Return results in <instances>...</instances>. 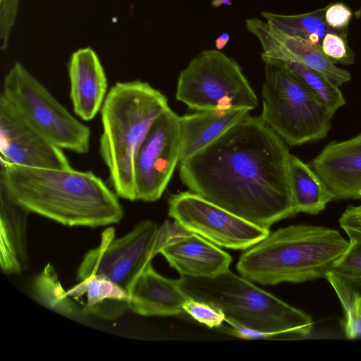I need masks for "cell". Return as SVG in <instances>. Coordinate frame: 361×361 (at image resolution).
<instances>
[{
  "mask_svg": "<svg viewBox=\"0 0 361 361\" xmlns=\"http://www.w3.org/2000/svg\"><path fill=\"white\" fill-rule=\"evenodd\" d=\"M289 150L260 118L250 114L180 161L190 191L260 226L294 216Z\"/></svg>",
  "mask_w": 361,
  "mask_h": 361,
  "instance_id": "1",
  "label": "cell"
},
{
  "mask_svg": "<svg viewBox=\"0 0 361 361\" xmlns=\"http://www.w3.org/2000/svg\"><path fill=\"white\" fill-rule=\"evenodd\" d=\"M0 185L30 213L66 226H108L123 216L116 193L90 171L28 167L1 160Z\"/></svg>",
  "mask_w": 361,
  "mask_h": 361,
  "instance_id": "2",
  "label": "cell"
},
{
  "mask_svg": "<svg viewBox=\"0 0 361 361\" xmlns=\"http://www.w3.org/2000/svg\"><path fill=\"white\" fill-rule=\"evenodd\" d=\"M349 241L335 229L306 224L279 228L245 250L236 269L264 286L325 279Z\"/></svg>",
  "mask_w": 361,
  "mask_h": 361,
  "instance_id": "3",
  "label": "cell"
},
{
  "mask_svg": "<svg viewBox=\"0 0 361 361\" xmlns=\"http://www.w3.org/2000/svg\"><path fill=\"white\" fill-rule=\"evenodd\" d=\"M169 107L164 94L139 80L118 82L108 91L100 110L99 152L118 197L136 200L137 152L154 120Z\"/></svg>",
  "mask_w": 361,
  "mask_h": 361,
  "instance_id": "4",
  "label": "cell"
},
{
  "mask_svg": "<svg viewBox=\"0 0 361 361\" xmlns=\"http://www.w3.org/2000/svg\"><path fill=\"white\" fill-rule=\"evenodd\" d=\"M179 281L188 298L220 309L226 322L274 336L306 337L313 331L311 316L229 269L208 278L180 276Z\"/></svg>",
  "mask_w": 361,
  "mask_h": 361,
  "instance_id": "5",
  "label": "cell"
},
{
  "mask_svg": "<svg viewBox=\"0 0 361 361\" xmlns=\"http://www.w3.org/2000/svg\"><path fill=\"white\" fill-rule=\"evenodd\" d=\"M262 59L264 80L259 118L290 147L324 138L333 117L328 109L284 66Z\"/></svg>",
  "mask_w": 361,
  "mask_h": 361,
  "instance_id": "6",
  "label": "cell"
},
{
  "mask_svg": "<svg viewBox=\"0 0 361 361\" xmlns=\"http://www.w3.org/2000/svg\"><path fill=\"white\" fill-rule=\"evenodd\" d=\"M30 126L62 149L90 150L91 130L19 62L4 77L0 95Z\"/></svg>",
  "mask_w": 361,
  "mask_h": 361,
  "instance_id": "7",
  "label": "cell"
},
{
  "mask_svg": "<svg viewBox=\"0 0 361 361\" xmlns=\"http://www.w3.org/2000/svg\"><path fill=\"white\" fill-rule=\"evenodd\" d=\"M176 98L195 111H251L258 104L240 66L220 50L203 51L192 59L178 76Z\"/></svg>",
  "mask_w": 361,
  "mask_h": 361,
  "instance_id": "8",
  "label": "cell"
},
{
  "mask_svg": "<svg viewBox=\"0 0 361 361\" xmlns=\"http://www.w3.org/2000/svg\"><path fill=\"white\" fill-rule=\"evenodd\" d=\"M158 230V226L150 220L140 222L118 238H116L114 227L106 228L98 246L85 254L77 270L76 280L103 275L127 290L136 275L155 256Z\"/></svg>",
  "mask_w": 361,
  "mask_h": 361,
  "instance_id": "9",
  "label": "cell"
},
{
  "mask_svg": "<svg viewBox=\"0 0 361 361\" xmlns=\"http://www.w3.org/2000/svg\"><path fill=\"white\" fill-rule=\"evenodd\" d=\"M168 214L188 231L231 250H245L270 233L190 190L170 197Z\"/></svg>",
  "mask_w": 361,
  "mask_h": 361,
  "instance_id": "10",
  "label": "cell"
},
{
  "mask_svg": "<svg viewBox=\"0 0 361 361\" xmlns=\"http://www.w3.org/2000/svg\"><path fill=\"white\" fill-rule=\"evenodd\" d=\"M179 117L169 107L154 120L140 146L134 162L136 200H158L180 161Z\"/></svg>",
  "mask_w": 361,
  "mask_h": 361,
  "instance_id": "11",
  "label": "cell"
},
{
  "mask_svg": "<svg viewBox=\"0 0 361 361\" xmlns=\"http://www.w3.org/2000/svg\"><path fill=\"white\" fill-rule=\"evenodd\" d=\"M1 160L42 169L72 168L62 149L25 122L0 96Z\"/></svg>",
  "mask_w": 361,
  "mask_h": 361,
  "instance_id": "12",
  "label": "cell"
},
{
  "mask_svg": "<svg viewBox=\"0 0 361 361\" xmlns=\"http://www.w3.org/2000/svg\"><path fill=\"white\" fill-rule=\"evenodd\" d=\"M245 24L261 43V57L300 62L326 76L338 87L350 80V73L337 66L324 54L322 47L282 32L257 18L247 19Z\"/></svg>",
  "mask_w": 361,
  "mask_h": 361,
  "instance_id": "13",
  "label": "cell"
},
{
  "mask_svg": "<svg viewBox=\"0 0 361 361\" xmlns=\"http://www.w3.org/2000/svg\"><path fill=\"white\" fill-rule=\"evenodd\" d=\"M308 164L334 200L361 199V133L329 142Z\"/></svg>",
  "mask_w": 361,
  "mask_h": 361,
  "instance_id": "14",
  "label": "cell"
},
{
  "mask_svg": "<svg viewBox=\"0 0 361 361\" xmlns=\"http://www.w3.org/2000/svg\"><path fill=\"white\" fill-rule=\"evenodd\" d=\"M128 309L142 316H175L184 312L188 297L178 279H167L149 262L133 279L128 290Z\"/></svg>",
  "mask_w": 361,
  "mask_h": 361,
  "instance_id": "15",
  "label": "cell"
},
{
  "mask_svg": "<svg viewBox=\"0 0 361 361\" xmlns=\"http://www.w3.org/2000/svg\"><path fill=\"white\" fill-rule=\"evenodd\" d=\"M68 71L73 111L82 120L91 121L100 111L108 92L100 60L92 48H82L72 54Z\"/></svg>",
  "mask_w": 361,
  "mask_h": 361,
  "instance_id": "16",
  "label": "cell"
},
{
  "mask_svg": "<svg viewBox=\"0 0 361 361\" xmlns=\"http://www.w3.org/2000/svg\"><path fill=\"white\" fill-rule=\"evenodd\" d=\"M180 276L212 277L229 269L231 256L203 237L190 232L159 251Z\"/></svg>",
  "mask_w": 361,
  "mask_h": 361,
  "instance_id": "17",
  "label": "cell"
},
{
  "mask_svg": "<svg viewBox=\"0 0 361 361\" xmlns=\"http://www.w3.org/2000/svg\"><path fill=\"white\" fill-rule=\"evenodd\" d=\"M30 213L0 185V267L5 274H19L28 266L27 229Z\"/></svg>",
  "mask_w": 361,
  "mask_h": 361,
  "instance_id": "18",
  "label": "cell"
},
{
  "mask_svg": "<svg viewBox=\"0 0 361 361\" xmlns=\"http://www.w3.org/2000/svg\"><path fill=\"white\" fill-rule=\"evenodd\" d=\"M249 112L245 109L202 110L180 116V162L207 146Z\"/></svg>",
  "mask_w": 361,
  "mask_h": 361,
  "instance_id": "19",
  "label": "cell"
},
{
  "mask_svg": "<svg viewBox=\"0 0 361 361\" xmlns=\"http://www.w3.org/2000/svg\"><path fill=\"white\" fill-rule=\"evenodd\" d=\"M72 298L86 296L85 313L104 319L120 317L128 309L127 290L103 275H91L67 290Z\"/></svg>",
  "mask_w": 361,
  "mask_h": 361,
  "instance_id": "20",
  "label": "cell"
},
{
  "mask_svg": "<svg viewBox=\"0 0 361 361\" xmlns=\"http://www.w3.org/2000/svg\"><path fill=\"white\" fill-rule=\"evenodd\" d=\"M288 175L296 214H317L334 200L331 192L309 164L292 154L289 155Z\"/></svg>",
  "mask_w": 361,
  "mask_h": 361,
  "instance_id": "21",
  "label": "cell"
},
{
  "mask_svg": "<svg viewBox=\"0 0 361 361\" xmlns=\"http://www.w3.org/2000/svg\"><path fill=\"white\" fill-rule=\"evenodd\" d=\"M325 11L326 7L298 15H281L263 11L262 16L269 25L281 32L322 47L323 39L329 32L347 35L346 30H334L327 25L324 18Z\"/></svg>",
  "mask_w": 361,
  "mask_h": 361,
  "instance_id": "22",
  "label": "cell"
},
{
  "mask_svg": "<svg viewBox=\"0 0 361 361\" xmlns=\"http://www.w3.org/2000/svg\"><path fill=\"white\" fill-rule=\"evenodd\" d=\"M325 279L334 290L343 310L341 326L348 339L361 338V279H349L329 271Z\"/></svg>",
  "mask_w": 361,
  "mask_h": 361,
  "instance_id": "23",
  "label": "cell"
},
{
  "mask_svg": "<svg viewBox=\"0 0 361 361\" xmlns=\"http://www.w3.org/2000/svg\"><path fill=\"white\" fill-rule=\"evenodd\" d=\"M32 293L42 305L65 317H78L80 310L63 288L56 271L48 263L35 278Z\"/></svg>",
  "mask_w": 361,
  "mask_h": 361,
  "instance_id": "24",
  "label": "cell"
},
{
  "mask_svg": "<svg viewBox=\"0 0 361 361\" xmlns=\"http://www.w3.org/2000/svg\"><path fill=\"white\" fill-rule=\"evenodd\" d=\"M271 59L284 66L295 74L321 100L333 116L345 104V98L339 87L326 76L295 61Z\"/></svg>",
  "mask_w": 361,
  "mask_h": 361,
  "instance_id": "25",
  "label": "cell"
},
{
  "mask_svg": "<svg viewBox=\"0 0 361 361\" xmlns=\"http://www.w3.org/2000/svg\"><path fill=\"white\" fill-rule=\"evenodd\" d=\"M349 245L329 271L340 276L361 279V236L348 235Z\"/></svg>",
  "mask_w": 361,
  "mask_h": 361,
  "instance_id": "26",
  "label": "cell"
},
{
  "mask_svg": "<svg viewBox=\"0 0 361 361\" xmlns=\"http://www.w3.org/2000/svg\"><path fill=\"white\" fill-rule=\"evenodd\" d=\"M183 310L195 320L210 329L219 327L226 319L220 309L207 302L190 298L185 302Z\"/></svg>",
  "mask_w": 361,
  "mask_h": 361,
  "instance_id": "27",
  "label": "cell"
},
{
  "mask_svg": "<svg viewBox=\"0 0 361 361\" xmlns=\"http://www.w3.org/2000/svg\"><path fill=\"white\" fill-rule=\"evenodd\" d=\"M322 49L334 63L350 65L353 63V54L347 44L345 35L327 33L323 39Z\"/></svg>",
  "mask_w": 361,
  "mask_h": 361,
  "instance_id": "28",
  "label": "cell"
},
{
  "mask_svg": "<svg viewBox=\"0 0 361 361\" xmlns=\"http://www.w3.org/2000/svg\"><path fill=\"white\" fill-rule=\"evenodd\" d=\"M20 0H0V45L7 49L12 29L16 23Z\"/></svg>",
  "mask_w": 361,
  "mask_h": 361,
  "instance_id": "29",
  "label": "cell"
},
{
  "mask_svg": "<svg viewBox=\"0 0 361 361\" xmlns=\"http://www.w3.org/2000/svg\"><path fill=\"white\" fill-rule=\"evenodd\" d=\"M324 18L327 25L334 30H344L352 18L350 8L344 4L335 3L326 6Z\"/></svg>",
  "mask_w": 361,
  "mask_h": 361,
  "instance_id": "30",
  "label": "cell"
},
{
  "mask_svg": "<svg viewBox=\"0 0 361 361\" xmlns=\"http://www.w3.org/2000/svg\"><path fill=\"white\" fill-rule=\"evenodd\" d=\"M338 223L348 236H361V204L348 206L341 214Z\"/></svg>",
  "mask_w": 361,
  "mask_h": 361,
  "instance_id": "31",
  "label": "cell"
},
{
  "mask_svg": "<svg viewBox=\"0 0 361 361\" xmlns=\"http://www.w3.org/2000/svg\"><path fill=\"white\" fill-rule=\"evenodd\" d=\"M231 326V332L237 337L244 339H266L274 337L272 334L244 327L232 322H227Z\"/></svg>",
  "mask_w": 361,
  "mask_h": 361,
  "instance_id": "32",
  "label": "cell"
},
{
  "mask_svg": "<svg viewBox=\"0 0 361 361\" xmlns=\"http://www.w3.org/2000/svg\"><path fill=\"white\" fill-rule=\"evenodd\" d=\"M230 39L229 34L227 32H223L219 37L215 40V47L217 50L223 49L228 44Z\"/></svg>",
  "mask_w": 361,
  "mask_h": 361,
  "instance_id": "33",
  "label": "cell"
},
{
  "mask_svg": "<svg viewBox=\"0 0 361 361\" xmlns=\"http://www.w3.org/2000/svg\"><path fill=\"white\" fill-rule=\"evenodd\" d=\"M231 0H213L212 1V5L214 7H219L221 5H231Z\"/></svg>",
  "mask_w": 361,
  "mask_h": 361,
  "instance_id": "34",
  "label": "cell"
}]
</instances>
